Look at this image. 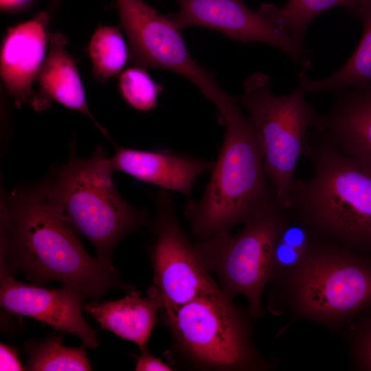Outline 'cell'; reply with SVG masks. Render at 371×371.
<instances>
[{
    "mask_svg": "<svg viewBox=\"0 0 371 371\" xmlns=\"http://www.w3.org/2000/svg\"><path fill=\"white\" fill-rule=\"evenodd\" d=\"M0 249V266L35 284L58 281L94 298L123 287L113 266L87 254L40 183L1 195Z\"/></svg>",
    "mask_w": 371,
    "mask_h": 371,
    "instance_id": "6da1fadb",
    "label": "cell"
},
{
    "mask_svg": "<svg viewBox=\"0 0 371 371\" xmlns=\"http://www.w3.org/2000/svg\"><path fill=\"white\" fill-rule=\"evenodd\" d=\"M313 176L295 180L287 212L319 238L371 252V167L318 133L304 156Z\"/></svg>",
    "mask_w": 371,
    "mask_h": 371,
    "instance_id": "7a4b0ae2",
    "label": "cell"
},
{
    "mask_svg": "<svg viewBox=\"0 0 371 371\" xmlns=\"http://www.w3.org/2000/svg\"><path fill=\"white\" fill-rule=\"evenodd\" d=\"M233 98L216 109L224 137L201 199L188 202L186 214L201 240L229 233L275 197L267 179L256 128Z\"/></svg>",
    "mask_w": 371,
    "mask_h": 371,
    "instance_id": "3957f363",
    "label": "cell"
},
{
    "mask_svg": "<svg viewBox=\"0 0 371 371\" xmlns=\"http://www.w3.org/2000/svg\"><path fill=\"white\" fill-rule=\"evenodd\" d=\"M110 158L97 147L87 159L79 158L75 143L66 163L52 170L40 183L59 216L93 246L97 258L113 266L117 244L147 222L145 211L128 203L117 190Z\"/></svg>",
    "mask_w": 371,
    "mask_h": 371,
    "instance_id": "277c9868",
    "label": "cell"
},
{
    "mask_svg": "<svg viewBox=\"0 0 371 371\" xmlns=\"http://www.w3.org/2000/svg\"><path fill=\"white\" fill-rule=\"evenodd\" d=\"M275 289L285 293L295 318L335 328L371 308V258L319 238Z\"/></svg>",
    "mask_w": 371,
    "mask_h": 371,
    "instance_id": "5b68a950",
    "label": "cell"
},
{
    "mask_svg": "<svg viewBox=\"0 0 371 371\" xmlns=\"http://www.w3.org/2000/svg\"><path fill=\"white\" fill-rule=\"evenodd\" d=\"M221 291L197 297L163 314L176 353L207 370H265L271 368L252 338L250 313Z\"/></svg>",
    "mask_w": 371,
    "mask_h": 371,
    "instance_id": "8992f818",
    "label": "cell"
},
{
    "mask_svg": "<svg viewBox=\"0 0 371 371\" xmlns=\"http://www.w3.org/2000/svg\"><path fill=\"white\" fill-rule=\"evenodd\" d=\"M306 69L299 74V84L291 93L275 95L269 78L256 73L244 83L236 101L248 113L261 145L264 168L276 200L287 210L296 180L297 161L308 142V130L317 115L305 100L304 86L309 79Z\"/></svg>",
    "mask_w": 371,
    "mask_h": 371,
    "instance_id": "52a82bcc",
    "label": "cell"
},
{
    "mask_svg": "<svg viewBox=\"0 0 371 371\" xmlns=\"http://www.w3.org/2000/svg\"><path fill=\"white\" fill-rule=\"evenodd\" d=\"M286 217L273 197L262 204L235 235L221 234L195 245L205 267L217 277L222 292L231 300L242 295L253 317L263 316L262 293L269 272L277 234Z\"/></svg>",
    "mask_w": 371,
    "mask_h": 371,
    "instance_id": "ba28073f",
    "label": "cell"
},
{
    "mask_svg": "<svg viewBox=\"0 0 371 371\" xmlns=\"http://www.w3.org/2000/svg\"><path fill=\"white\" fill-rule=\"evenodd\" d=\"M154 202L155 215L148 223L153 235L149 256L166 315L197 297L222 291L181 227L168 191L158 192Z\"/></svg>",
    "mask_w": 371,
    "mask_h": 371,
    "instance_id": "9c48e42d",
    "label": "cell"
},
{
    "mask_svg": "<svg viewBox=\"0 0 371 371\" xmlns=\"http://www.w3.org/2000/svg\"><path fill=\"white\" fill-rule=\"evenodd\" d=\"M121 25L137 66L174 71L191 81L216 106L228 95L192 58L181 29L169 17L142 0H116Z\"/></svg>",
    "mask_w": 371,
    "mask_h": 371,
    "instance_id": "30bf717a",
    "label": "cell"
},
{
    "mask_svg": "<svg viewBox=\"0 0 371 371\" xmlns=\"http://www.w3.org/2000/svg\"><path fill=\"white\" fill-rule=\"evenodd\" d=\"M179 11L169 17L181 29L206 27L241 42H262L286 54L302 69L311 67L304 46L296 44L284 30L274 25L243 0H174Z\"/></svg>",
    "mask_w": 371,
    "mask_h": 371,
    "instance_id": "8fae6325",
    "label": "cell"
},
{
    "mask_svg": "<svg viewBox=\"0 0 371 371\" xmlns=\"http://www.w3.org/2000/svg\"><path fill=\"white\" fill-rule=\"evenodd\" d=\"M85 295L67 286L49 289L16 280L0 266V304L8 312L44 322L56 330L80 338L89 348L98 347L97 331L82 315Z\"/></svg>",
    "mask_w": 371,
    "mask_h": 371,
    "instance_id": "7c38bea8",
    "label": "cell"
},
{
    "mask_svg": "<svg viewBox=\"0 0 371 371\" xmlns=\"http://www.w3.org/2000/svg\"><path fill=\"white\" fill-rule=\"evenodd\" d=\"M49 15L42 11L8 29L1 50L2 82L16 107L32 102L33 81L45 60Z\"/></svg>",
    "mask_w": 371,
    "mask_h": 371,
    "instance_id": "4fadbf2b",
    "label": "cell"
},
{
    "mask_svg": "<svg viewBox=\"0 0 371 371\" xmlns=\"http://www.w3.org/2000/svg\"><path fill=\"white\" fill-rule=\"evenodd\" d=\"M113 171L127 174L141 181L175 191L192 201L197 179L212 170L214 162L190 155L169 151H150L115 146L110 158Z\"/></svg>",
    "mask_w": 371,
    "mask_h": 371,
    "instance_id": "5bb4252c",
    "label": "cell"
},
{
    "mask_svg": "<svg viewBox=\"0 0 371 371\" xmlns=\"http://www.w3.org/2000/svg\"><path fill=\"white\" fill-rule=\"evenodd\" d=\"M334 104L313 128L349 156L371 167V85L333 92Z\"/></svg>",
    "mask_w": 371,
    "mask_h": 371,
    "instance_id": "9a60e30c",
    "label": "cell"
},
{
    "mask_svg": "<svg viewBox=\"0 0 371 371\" xmlns=\"http://www.w3.org/2000/svg\"><path fill=\"white\" fill-rule=\"evenodd\" d=\"M49 51L38 75L40 89L31 102L36 111H42L56 100L66 107L87 115L98 128L109 138L89 110L86 95L74 58L67 52L66 36L49 34Z\"/></svg>",
    "mask_w": 371,
    "mask_h": 371,
    "instance_id": "2e32d148",
    "label": "cell"
},
{
    "mask_svg": "<svg viewBox=\"0 0 371 371\" xmlns=\"http://www.w3.org/2000/svg\"><path fill=\"white\" fill-rule=\"evenodd\" d=\"M163 306L161 294L154 284L148 290L147 296L142 297L139 291H133L120 300L84 304L83 311L99 323L101 329L134 342L142 351L147 348L157 313Z\"/></svg>",
    "mask_w": 371,
    "mask_h": 371,
    "instance_id": "e0dca14e",
    "label": "cell"
},
{
    "mask_svg": "<svg viewBox=\"0 0 371 371\" xmlns=\"http://www.w3.org/2000/svg\"><path fill=\"white\" fill-rule=\"evenodd\" d=\"M363 25L359 44L344 65L335 74L323 79L306 81L308 93L336 91L348 87L371 85V0H363L348 10Z\"/></svg>",
    "mask_w": 371,
    "mask_h": 371,
    "instance_id": "ac0fdd59",
    "label": "cell"
},
{
    "mask_svg": "<svg viewBox=\"0 0 371 371\" xmlns=\"http://www.w3.org/2000/svg\"><path fill=\"white\" fill-rule=\"evenodd\" d=\"M318 238L308 225L286 210V217L273 243L266 285L274 286L292 273L304 260Z\"/></svg>",
    "mask_w": 371,
    "mask_h": 371,
    "instance_id": "d6986e66",
    "label": "cell"
},
{
    "mask_svg": "<svg viewBox=\"0 0 371 371\" xmlns=\"http://www.w3.org/2000/svg\"><path fill=\"white\" fill-rule=\"evenodd\" d=\"M363 0H288L278 8L270 3L262 4L256 11L274 25L285 30L293 41L300 46L306 31L318 15L324 11L341 6L349 10Z\"/></svg>",
    "mask_w": 371,
    "mask_h": 371,
    "instance_id": "ffe728a7",
    "label": "cell"
},
{
    "mask_svg": "<svg viewBox=\"0 0 371 371\" xmlns=\"http://www.w3.org/2000/svg\"><path fill=\"white\" fill-rule=\"evenodd\" d=\"M86 346L67 347L58 337H50L41 341H30L25 344L27 357L26 370H91Z\"/></svg>",
    "mask_w": 371,
    "mask_h": 371,
    "instance_id": "44dd1931",
    "label": "cell"
},
{
    "mask_svg": "<svg viewBox=\"0 0 371 371\" xmlns=\"http://www.w3.org/2000/svg\"><path fill=\"white\" fill-rule=\"evenodd\" d=\"M89 54L93 71L101 80L119 74L125 66L128 55L124 37L117 27L100 26L93 34Z\"/></svg>",
    "mask_w": 371,
    "mask_h": 371,
    "instance_id": "7402d4cb",
    "label": "cell"
},
{
    "mask_svg": "<svg viewBox=\"0 0 371 371\" xmlns=\"http://www.w3.org/2000/svg\"><path fill=\"white\" fill-rule=\"evenodd\" d=\"M119 89L130 106L140 111H148L156 106L162 87L154 82L144 68L137 66L121 74Z\"/></svg>",
    "mask_w": 371,
    "mask_h": 371,
    "instance_id": "603a6c76",
    "label": "cell"
},
{
    "mask_svg": "<svg viewBox=\"0 0 371 371\" xmlns=\"http://www.w3.org/2000/svg\"><path fill=\"white\" fill-rule=\"evenodd\" d=\"M363 313L352 328L350 347L355 368L371 371V308Z\"/></svg>",
    "mask_w": 371,
    "mask_h": 371,
    "instance_id": "cb8c5ba5",
    "label": "cell"
},
{
    "mask_svg": "<svg viewBox=\"0 0 371 371\" xmlns=\"http://www.w3.org/2000/svg\"><path fill=\"white\" fill-rule=\"evenodd\" d=\"M136 371H170L172 368L153 356L146 348L137 357L135 367Z\"/></svg>",
    "mask_w": 371,
    "mask_h": 371,
    "instance_id": "d4e9b609",
    "label": "cell"
},
{
    "mask_svg": "<svg viewBox=\"0 0 371 371\" xmlns=\"http://www.w3.org/2000/svg\"><path fill=\"white\" fill-rule=\"evenodd\" d=\"M21 362L17 352L10 346L0 344V370H25Z\"/></svg>",
    "mask_w": 371,
    "mask_h": 371,
    "instance_id": "484cf974",
    "label": "cell"
},
{
    "mask_svg": "<svg viewBox=\"0 0 371 371\" xmlns=\"http://www.w3.org/2000/svg\"><path fill=\"white\" fill-rule=\"evenodd\" d=\"M33 0H1V8L3 10L16 11L28 6Z\"/></svg>",
    "mask_w": 371,
    "mask_h": 371,
    "instance_id": "4316f807",
    "label": "cell"
},
{
    "mask_svg": "<svg viewBox=\"0 0 371 371\" xmlns=\"http://www.w3.org/2000/svg\"><path fill=\"white\" fill-rule=\"evenodd\" d=\"M60 0H53V4L57 5Z\"/></svg>",
    "mask_w": 371,
    "mask_h": 371,
    "instance_id": "83f0119b",
    "label": "cell"
}]
</instances>
